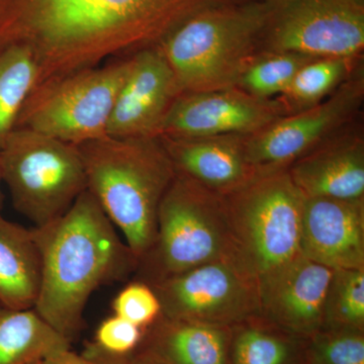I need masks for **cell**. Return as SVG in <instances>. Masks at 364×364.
I'll return each mask as SVG.
<instances>
[{
	"instance_id": "cell-11",
	"label": "cell",
	"mask_w": 364,
	"mask_h": 364,
	"mask_svg": "<svg viewBox=\"0 0 364 364\" xmlns=\"http://www.w3.org/2000/svg\"><path fill=\"white\" fill-rule=\"evenodd\" d=\"M364 102L363 64L320 104L280 117L247 136L246 154L259 171L284 169L354 124Z\"/></svg>"
},
{
	"instance_id": "cell-3",
	"label": "cell",
	"mask_w": 364,
	"mask_h": 364,
	"mask_svg": "<svg viewBox=\"0 0 364 364\" xmlns=\"http://www.w3.org/2000/svg\"><path fill=\"white\" fill-rule=\"evenodd\" d=\"M87 189L140 260L156 235L160 203L176 176L158 136H105L77 146Z\"/></svg>"
},
{
	"instance_id": "cell-29",
	"label": "cell",
	"mask_w": 364,
	"mask_h": 364,
	"mask_svg": "<svg viewBox=\"0 0 364 364\" xmlns=\"http://www.w3.org/2000/svg\"><path fill=\"white\" fill-rule=\"evenodd\" d=\"M82 354L95 364H130V354L117 355V354L109 353L100 348L93 341L86 342Z\"/></svg>"
},
{
	"instance_id": "cell-28",
	"label": "cell",
	"mask_w": 364,
	"mask_h": 364,
	"mask_svg": "<svg viewBox=\"0 0 364 364\" xmlns=\"http://www.w3.org/2000/svg\"><path fill=\"white\" fill-rule=\"evenodd\" d=\"M143 335L142 328L114 315L100 323L93 342L109 353L129 355L140 346Z\"/></svg>"
},
{
	"instance_id": "cell-5",
	"label": "cell",
	"mask_w": 364,
	"mask_h": 364,
	"mask_svg": "<svg viewBox=\"0 0 364 364\" xmlns=\"http://www.w3.org/2000/svg\"><path fill=\"white\" fill-rule=\"evenodd\" d=\"M272 0L203 11L160 43L181 95L236 86L246 64L259 52Z\"/></svg>"
},
{
	"instance_id": "cell-15",
	"label": "cell",
	"mask_w": 364,
	"mask_h": 364,
	"mask_svg": "<svg viewBox=\"0 0 364 364\" xmlns=\"http://www.w3.org/2000/svg\"><path fill=\"white\" fill-rule=\"evenodd\" d=\"M333 269L303 255L259 287L260 315L284 331L309 339L324 326Z\"/></svg>"
},
{
	"instance_id": "cell-18",
	"label": "cell",
	"mask_w": 364,
	"mask_h": 364,
	"mask_svg": "<svg viewBox=\"0 0 364 364\" xmlns=\"http://www.w3.org/2000/svg\"><path fill=\"white\" fill-rule=\"evenodd\" d=\"M231 328L160 316L144 329L138 348L164 364H229Z\"/></svg>"
},
{
	"instance_id": "cell-12",
	"label": "cell",
	"mask_w": 364,
	"mask_h": 364,
	"mask_svg": "<svg viewBox=\"0 0 364 364\" xmlns=\"http://www.w3.org/2000/svg\"><path fill=\"white\" fill-rule=\"evenodd\" d=\"M284 116L275 98L260 100L237 87L182 93L170 107L158 136H251Z\"/></svg>"
},
{
	"instance_id": "cell-2",
	"label": "cell",
	"mask_w": 364,
	"mask_h": 364,
	"mask_svg": "<svg viewBox=\"0 0 364 364\" xmlns=\"http://www.w3.org/2000/svg\"><path fill=\"white\" fill-rule=\"evenodd\" d=\"M33 230L42 256L33 309L72 343L85 326L91 294L135 273L138 260L88 189L58 220Z\"/></svg>"
},
{
	"instance_id": "cell-30",
	"label": "cell",
	"mask_w": 364,
	"mask_h": 364,
	"mask_svg": "<svg viewBox=\"0 0 364 364\" xmlns=\"http://www.w3.org/2000/svg\"><path fill=\"white\" fill-rule=\"evenodd\" d=\"M35 364H95L90 358H85L82 353L78 354L72 351L71 348L64 349L46 356L42 360Z\"/></svg>"
},
{
	"instance_id": "cell-19",
	"label": "cell",
	"mask_w": 364,
	"mask_h": 364,
	"mask_svg": "<svg viewBox=\"0 0 364 364\" xmlns=\"http://www.w3.org/2000/svg\"><path fill=\"white\" fill-rule=\"evenodd\" d=\"M42 284V256L33 228L9 221L0 212V306L35 308Z\"/></svg>"
},
{
	"instance_id": "cell-10",
	"label": "cell",
	"mask_w": 364,
	"mask_h": 364,
	"mask_svg": "<svg viewBox=\"0 0 364 364\" xmlns=\"http://www.w3.org/2000/svg\"><path fill=\"white\" fill-rule=\"evenodd\" d=\"M161 315L232 328L260 315L259 287L232 261H215L153 284Z\"/></svg>"
},
{
	"instance_id": "cell-13",
	"label": "cell",
	"mask_w": 364,
	"mask_h": 364,
	"mask_svg": "<svg viewBox=\"0 0 364 364\" xmlns=\"http://www.w3.org/2000/svg\"><path fill=\"white\" fill-rule=\"evenodd\" d=\"M181 95L159 45L131 56V67L107 124L116 138L158 136L170 107Z\"/></svg>"
},
{
	"instance_id": "cell-27",
	"label": "cell",
	"mask_w": 364,
	"mask_h": 364,
	"mask_svg": "<svg viewBox=\"0 0 364 364\" xmlns=\"http://www.w3.org/2000/svg\"><path fill=\"white\" fill-rule=\"evenodd\" d=\"M114 315L146 329L161 316V305L149 284L134 279L114 296L112 304Z\"/></svg>"
},
{
	"instance_id": "cell-21",
	"label": "cell",
	"mask_w": 364,
	"mask_h": 364,
	"mask_svg": "<svg viewBox=\"0 0 364 364\" xmlns=\"http://www.w3.org/2000/svg\"><path fill=\"white\" fill-rule=\"evenodd\" d=\"M71 348L35 309L0 306V364H35L55 352Z\"/></svg>"
},
{
	"instance_id": "cell-33",
	"label": "cell",
	"mask_w": 364,
	"mask_h": 364,
	"mask_svg": "<svg viewBox=\"0 0 364 364\" xmlns=\"http://www.w3.org/2000/svg\"><path fill=\"white\" fill-rule=\"evenodd\" d=\"M358 2H360V4H364V0H358Z\"/></svg>"
},
{
	"instance_id": "cell-31",
	"label": "cell",
	"mask_w": 364,
	"mask_h": 364,
	"mask_svg": "<svg viewBox=\"0 0 364 364\" xmlns=\"http://www.w3.org/2000/svg\"><path fill=\"white\" fill-rule=\"evenodd\" d=\"M130 364H164L156 358L151 355L149 352L136 348L130 354Z\"/></svg>"
},
{
	"instance_id": "cell-17",
	"label": "cell",
	"mask_w": 364,
	"mask_h": 364,
	"mask_svg": "<svg viewBox=\"0 0 364 364\" xmlns=\"http://www.w3.org/2000/svg\"><path fill=\"white\" fill-rule=\"evenodd\" d=\"M176 173L219 196L228 195L252 179L259 170L249 162L242 135L174 138L158 136Z\"/></svg>"
},
{
	"instance_id": "cell-16",
	"label": "cell",
	"mask_w": 364,
	"mask_h": 364,
	"mask_svg": "<svg viewBox=\"0 0 364 364\" xmlns=\"http://www.w3.org/2000/svg\"><path fill=\"white\" fill-rule=\"evenodd\" d=\"M306 198H364V136L352 124L287 167Z\"/></svg>"
},
{
	"instance_id": "cell-25",
	"label": "cell",
	"mask_w": 364,
	"mask_h": 364,
	"mask_svg": "<svg viewBox=\"0 0 364 364\" xmlns=\"http://www.w3.org/2000/svg\"><path fill=\"white\" fill-rule=\"evenodd\" d=\"M323 329L364 330V268L333 270Z\"/></svg>"
},
{
	"instance_id": "cell-24",
	"label": "cell",
	"mask_w": 364,
	"mask_h": 364,
	"mask_svg": "<svg viewBox=\"0 0 364 364\" xmlns=\"http://www.w3.org/2000/svg\"><path fill=\"white\" fill-rule=\"evenodd\" d=\"M317 59L291 52L257 53L242 70L235 87L260 100L282 95L306 63Z\"/></svg>"
},
{
	"instance_id": "cell-32",
	"label": "cell",
	"mask_w": 364,
	"mask_h": 364,
	"mask_svg": "<svg viewBox=\"0 0 364 364\" xmlns=\"http://www.w3.org/2000/svg\"><path fill=\"white\" fill-rule=\"evenodd\" d=\"M1 174H0V186H1ZM2 202H4V196H2L1 188H0V212H1Z\"/></svg>"
},
{
	"instance_id": "cell-6",
	"label": "cell",
	"mask_w": 364,
	"mask_h": 364,
	"mask_svg": "<svg viewBox=\"0 0 364 364\" xmlns=\"http://www.w3.org/2000/svg\"><path fill=\"white\" fill-rule=\"evenodd\" d=\"M224 260L234 262L222 196L176 173L160 203L154 242L138 261L135 279L153 286Z\"/></svg>"
},
{
	"instance_id": "cell-20",
	"label": "cell",
	"mask_w": 364,
	"mask_h": 364,
	"mask_svg": "<svg viewBox=\"0 0 364 364\" xmlns=\"http://www.w3.org/2000/svg\"><path fill=\"white\" fill-rule=\"evenodd\" d=\"M229 364H306V339L257 316L231 328Z\"/></svg>"
},
{
	"instance_id": "cell-1",
	"label": "cell",
	"mask_w": 364,
	"mask_h": 364,
	"mask_svg": "<svg viewBox=\"0 0 364 364\" xmlns=\"http://www.w3.org/2000/svg\"><path fill=\"white\" fill-rule=\"evenodd\" d=\"M246 1L0 0V51L28 48L39 67V85L130 57L159 45L196 14Z\"/></svg>"
},
{
	"instance_id": "cell-26",
	"label": "cell",
	"mask_w": 364,
	"mask_h": 364,
	"mask_svg": "<svg viewBox=\"0 0 364 364\" xmlns=\"http://www.w3.org/2000/svg\"><path fill=\"white\" fill-rule=\"evenodd\" d=\"M306 364H364V330L316 333L306 339Z\"/></svg>"
},
{
	"instance_id": "cell-23",
	"label": "cell",
	"mask_w": 364,
	"mask_h": 364,
	"mask_svg": "<svg viewBox=\"0 0 364 364\" xmlns=\"http://www.w3.org/2000/svg\"><path fill=\"white\" fill-rule=\"evenodd\" d=\"M39 80V67L25 47L0 51V149L16 129L26 98Z\"/></svg>"
},
{
	"instance_id": "cell-9",
	"label": "cell",
	"mask_w": 364,
	"mask_h": 364,
	"mask_svg": "<svg viewBox=\"0 0 364 364\" xmlns=\"http://www.w3.org/2000/svg\"><path fill=\"white\" fill-rule=\"evenodd\" d=\"M363 49L364 4L358 0H272L258 53L358 58Z\"/></svg>"
},
{
	"instance_id": "cell-14",
	"label": "cell",
	"mask_w": 364,
	"mask_h": 364,
	"mask_svg": "<svg viewBox=\"0 0 364 364\" xmlns=\"http://www.w3.org/2000/svg\"><path fill=\"white\" fill-rule=\"evenodd\" d=\"M301 254L331 269L364 268V198H306Z\"/></svg>"
},
{
	"instance_id": "cell-8",
	"label": "cell",
	"mask_w": 364,
	"mask_h": 364,
	"mask_svg": "<svg viewBox=\"0 0 364 364\" xmlns=\"http://www.w3.org/2000/svg\"><path fill=\"white\" fill-rule=\"evenodd\" d=\"M130 67L131 56L41 83L26 98L16 129L75 146L104 138Z\"/></svg>"
},
{
	"instance_id": "cell-7",
	"label": "cell",
	"mask_w": 364,
	"mask_h": 364,
	"mask_svg": "<svg viewBox=\"0 0 364 364\" xmlns=\"http://www.w3.org/2000/svg\"><path fill=\"white\" fill-rule=\"evenodd\" d=\"M0 174L33 228L58 220L87 189L77 146L28 129H14L2 146Z\"/></svg>"
},
{
	"instance_id": "cell-22",
	"label": "cell",
	"mask_w": 364,
	"mask_h": 364,
	"mask_svg": "<svg viewBox=\"0 0 364 364\" xmlns=\"http://www.w3.org/2000/svg\"><path fill=\"white\" fill-rule=\"evenodd\" d=\"M363 57L317 58L299 69L286 90L275 97L286 114L315 107L330 97L363 65Z\"/></svg>"
},
{
	"instance_id": "cell-4",
	"label": "cell",
	"mask_w": 364,
	"mask_h": 364,
	"mask_svg": "<svg viewBox=\"0 0 364 364\" xmlns=\"http://www.w3.org/2000/svg\"><path fill=\"white\" fill-rule=\"evenodd\" d=\"M221 196L234 263L258 287L301 255L305 196L287 168L259 171L241 188Z\"/></svg>"
}]
</instances>
